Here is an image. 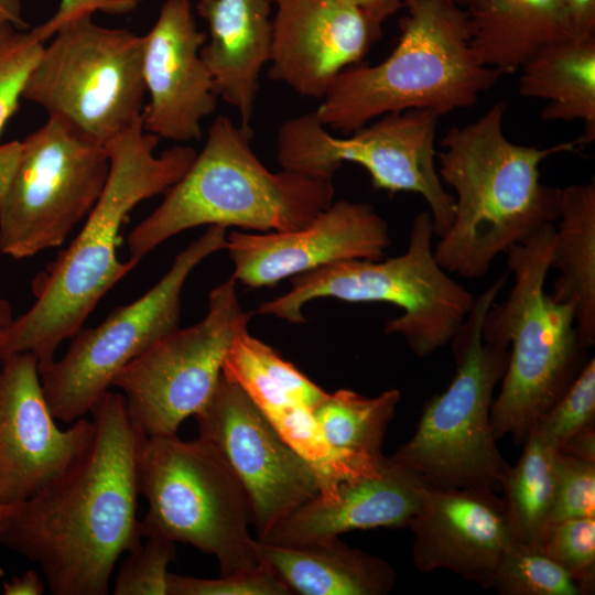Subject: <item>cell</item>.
<instances>
[{"label":"cell","mask_w":595,"mask_h":595,"mask_svg":"<svg viewBox=\"0 0 595 595\" xmlns=\"http://www.w3.org/2000/svg\"><path fill=\"white\" fill-rule=\"evenodd\" d=\"M226 240V228L208 226L147 293L113 310L99 325L82 328L63 357L39 369L56 420L72 424L84 418L123 367L180 327L186 279L205 258L225 249Z\"/></svg>","instance_id":"cell-13"},{"label":"cell","mask_w":595,"mask_h":595,"mask_svg":"<svg viewBox=\"0 0 595 595\" xmlns=\"http://www.w3.org/2000/svg\"><path fill=\"white\" fill-rule=\"evenodd\" d=\"M539 545L577 583L582 595L594 591L595 518L551 522Z\"/></svg>","instance_id":"cell-31"},{"label":"cell","mask_w":595,"mask_h":595,"mask_svg":"<svg viewBox=\"0 0 595 595\" xmlns=\"http://www.w3.org/2000/svg\"><path fill=\"white\" fill-rule=\"evenodd\" d=\"M80 456L32 496L0 504V545L36 563L53 595H106L119 558L139 545L138 457L145 437L120 392L90 410Z\"/></svg>","instance_id":"cell-1"},{"label":"cell","mask_w":595,"mask_h":595,"mask_svg":"<svg viewBox=\"0 0 595 595\" xmlns=\"http://www.w3.org/2000/svg\"><path fill=\"white\" fill-rule=\"evenodd\" d=\"M401 394L389 389L366 397L349 389L327 393L314 416L326 444L339 456L370 469L383 463L382 443Z\"/></svg>","instance_id":"cell-28"},{"label":"cell","mask_w":595,"mask_h":595,"mask_svg":"<svg viewBox=\"0 0 595 595\" xmlns=\"http://www.w3.org/2000/svg\"><path fill=\"white\" fill-rule=\"evenodd\" d=\"M270 1L275 14L268 77L303 97L321 99L381 36V24L351 0Z\"/></svg>","instance_id":"cell-19"},{"label":"cell","mask_w":595,"mask_h":595,"mask_svg":"<svg viewBox=\"0 0 595 595\" xmlns=\"http://www.w3.org/2000/svg\"><path fill=\"white\" fill-rule=\"evenodd\" d=\"M555 227L551 268L560 275L551 296L570 304L581 342L595 343V183H577L561 188L560 214Z\"/></svg>","instance_id":"cell-27"},{"label":"cell","mask_w":595,"mask_h":595,"mask_svg":"<svg viewBox=\"0 0 595 595\" xmlns=\"http://www.w3.org/2000/svg\"><path fill=\"white\" fill-rule=\"evenodd\" d=\"M554 232V224H545L507 252L512 289L483 322V339L509 349L490 410L496 441L510 436L522 445L587 361L573 307L544 291Z\"/></svg>","instance_id":"cell-6"},{"label":"cell","mask_w":595,"mask_h":595,"mask_svg":"<svg viewBox=\"0 0 595 595\" xmlns=\"http://www.w3.org/2000/svg\"><path fill=\"white\" fill-rule=\"evenodd\" d=\"M500 595H581L577 583L539 544L511 539L490 587Z\"/></svg>","instance_id":"cell-30"},{"label":"cell","mask_w":595,"mask_h":595,"mask_svg":"<svg viewBox=\"0 0 595 595\" xmlns=\"http://www.w3.org/2000/svg\"><path fill=\"white\" fill-rule=\"evenodd\" d=\"M465 13L480 62L502 75L534 54L572 37L562 0H453Z\"/></svg>","instance_id":"cell-25"},{"label":"cell","mask_w":595,"mask_h":595,"mask_svg":"<svg viewBox=\"0 0 595 595\" xmlns=\"http://www.w3.org/2000/svg\"><path fill=\"white\" fill-rule=\"evenodd\" d=\"M390 244L388 224L370 204L343 198L294 230L231 231L225 249L231 277L257 289L338 261L380 260Z\"/></svg>","instance_id":"cell-18"},{"label":"cell","mask_w":595,"mask_h":595,"mask_svg":"<svg viewBox=\"0 0 595 595\" xmlns=\"http://www.w3.org/2000/svg\"><path fill=\"white\" fill-rule=\"evenodd\" d=\"M506 282L504 274L475 298L451 340L456 365L452 381L425 402L413 436L389 456L426 486L500 491L509 464L497 447L490 410L509 349L485 342L482 326Z\"/></svg>","instance_id":"cell-7"},{"label":"cell","mask_w":595,"mask_h":595,"mask_svg":"<svg viewBox=\"0 0 595 595\" xmlns=\"http://www.w3.org/2000/svg\"><path fill=\"white\" fill-rule=\"evenodd\" d=\"M44 45L32 30L19 29L0 19V133L17 111Z\"/></svg>","instance_id":"cell-32"},{"label":"cell","mask_w":595,"mask_h":595,"mask_svg":"<svg viewBox=\"0 0 595 595\" xmlns=\"http://www.w3.org/2000/svg\"><path fill=\"white\" fill-rule=\"evenodd\" d=\"M138 3L141 2L142 0H136Z\"/></svg>","instance_id":"cell-44"},{"label":"cell","mask_w":595,"mask_h":595,"mask_svg":"<svg viewBox=\"0 0 595 595\" xmlns=\"http://www.w3.org/2000/svg\"><path fill=\"white\" fill-rule=\"evenodd\" d=\"M139 490L148 511L142 538L188 543L216 558L220 575L259 569L250 533L252 510L240 482L220 453L197 437H144L138 457Z\"/></svg>","instance_id":"cell-9"},{"label":"cell","mask_w":595,"mask_h":595,"mask_svg":"<svg viewBox=\"0 0 595 595\" xmlns=\"http://www.w3.org/2000/svg\"><path fill=\"white\" fill-rule=\"evenodd\" d=\"M374 21L381 24L391 15L402 10V0H351Z\"/></svg>","instance_id":"cell-41"},{"label":"cell","mask_w":595,"mask_h":595,"mask_svg":"<svg viewBox=\"0 0 595 595\" xmlns=\"http://www.w3.org/2000/svg\"><path fill=\"white\" fill-rule=\"evenodd\" d=\"M45 398L37 358L13 355L0 364V504L25 499L63 474L85 451L93 420L67 430Z\"/></svg>","instance_id":"cell-16"},{"label":"cell","mask_w":595,"mask_h":595,"mask_svg":"<svg viewBox=\"0 0 595 595\" xmlns=\"http://www.w3.org/2000/svg\"><path fill=\"white\" fill-rule=\"evenodd\" d=\"M558 451L583 461L595 462V424L575 432Z\"/></svg>","instance_id":"cell-39"},{"label":"cell","mask_w":595,"mask_h":595,"mask_svg":"<svg viewBox=\"0 0 595 595\" xmlns=\"http://www.w3.org/2000/svg\"><path fill=\"white\" fill-rule=\"evenodd\" d=\"M115 586V595H167L169 564L175 558V542L163 537H145L127 552Z\"/></svg>","instance_id":"cell-34"},{"label":"cell","mask_w":595,"mask_h":595,"mask_svg":"<svg viewBox=\"0 0 595 595\" xmlns=\"http://www.w3.org/2000/svg\"><path fill=\"white\" fill-rule=\"evenodd\" d=\"M289 587L263 564L249 573L199 578L169 573L167 595H291Z\"/></svg>","instance_id":"cell-36"},{"label":"cell","mask_w":595,"mask_h":595,"mask_svg":"<svg viewBox=\"0 0 595 595\" xmlns=\"http://www.w3.org/2000/svg\"><path fill=\"white\" fill-rule=\"evenodd\" d=\"M425 486L415 473L386 457L377 473L340 484L331 501L316 496L258 540L299 545L354 530L409 528Z\"/></svg>","instance_id":"cell-22"},{"label":"cell","mask_w":595,"mask_h":595,"mask_svg":"<svg viewBox=\"0 0 595 595\" xmlns=\"http://www.w3.org/2000/svg\"><path fill=\"white\" fill-rule=\"evenodd\" d=\"M45 585L39 572L30 569L22 575L13 576L10 581L4 582L2 593L4 595H42Z\"/></svg>","instance_id":"cell-40"},{"label":"cell","mask_w":595,"mask_h":595,"mask_svg":"<svg viewBox=\"0 0 595 595\" xmlns=\"http://www.w3.org/2000/svg\"><path fill=\"white\" fill-rule=\"evenodd\" d=\"M518 91L547 101L544 121H583L580 145L595 139V35L553 43L520 69Z\"/></svg>","instance_id":"cell-26"},{"label":"cell","mask_w":595,"mask_h":595,"mask_svg":"<svg viewBox=\"0 0 595 595\" xmlns=\"http://www.w3.org/2000/svg\"><path fill=\"white\" fill-rule=\"evenodd\" d=\"M236 283L230 277L215 286L203 320L161 338L116 376L112 387L121 391L145 437L177 434L183 421L215 392L225 358L251 318L241 307Z\"/></svg>","instance_id":"cell-14"},{"label":"cell","mask_w":595,"mask_h":595,"mask_svg":"<svg viewBox=\"0 0 595 595\" xmlns=\"http://www.w3.org/2000/svg\"><path fill=\"white\" fill-rule=\"evenodd\" d=\"M556 491L551 522L595 518V462L556 452Z\"/></svg>","instance_id":"cell-35"},{"label":"cell","mask_w":595,"mask_h":595,"mask_svg":"<svg viewBox=\"0 0 595 595\" xmlns=\"http://www.w3.org/2000/svg\"><path fill=\"white\" fill-rule=\"evenodd\" d=\"M199 31L190 0H165L150 31L142 35V74L148 104L142 128L185 144L199 140L202 121L217 106V95L201 48Z\"/></svg>","instance_id":"cell-20"},{"label":"cell","mask_w":595,"mask_h":595,"mask_svg":"<svg viewBox=\"0 0 595 595\" xmlns=\"http://www.w3.org/2000/svg\"><path fill=\"white\" fill-rule=\"evenodd\" d=\"M223 375L248 394L280 436L307 462L317 477L322 501L333 500L340 484L380 469L350 462L326 444L314 410L328 392L248 331L234 340Z\"/></svg>","instance_id":"cell-17"},{"label":"cell","mask_w":595,"mask_h":595,"mask_svg":"<svg viewBox=\"0 0 595 595\" xmlns=\"http://www.w3.org/2000/svg\"><path fill=\"white\" fill-rule=\"evenodd\" d=\"M251 136L227 116L215 118L186 172L130 231V259L139 262L169 238L204 225L294 230L334 202L333 178L270 171L252 151Z\"/></svg>","instance_id":"cell-4"},{"label":"cell","mask_w":595,"mask_h":595,"mask_svg":"<svg viewBox=\"0 0 595 595\" xmlns=\"http://www.w3.org/2000/svg\"><path fill=\"white\" fill-rule=\"evenodd\" d=\"M160 139L142 122L109 140L106 184L80 231L32 282L33 305L0 332V364L31 353L39 369L72 338L105 294L137 264L118 258L120 230L141 202L163 194L193 162L196 151L177 143L156 154Z\"/></svg>","instance_id":"cell-2"},{"label":"cell","mask_w":595,"mask_h":595,"mask_svg":"<svg viewBox=\"0 0 595 595\" xmlns=\"http://www.w3.org/2000/svg\"><path fill=\"white\" fill-rule=\"evenodd\" d=\"M433 237L430 213L420 212L402 255L344 260L294 275L291 289L262 303L258 313L301 324L303 306L315 299L389 303L402 313L386 323L385 333L400 335L416 356H429L451 343L475 301L437 263Z\"/></svg>","instance_id":"cell-8"},{"label":"cell","mask_w":595,"mask_h":595,"mask_svg":"<svg viewBox=\"0 0 595 595\" xmlns=\"http://www.w3.org/2000/svg\"><path fill=\"white\" fill-rule=\"evenodd\" d=\"M400 35L380 63L343 71L314 110L329 130L350 134L376 118L408 109L442 116L474 106L502 75L484 65L453 0H402Z\"/></svg>","instance_id":"cell-5"},{"label":"cell","mask_w":595,"mask_h":595,"mask_svg":"<svg viewBox=\"0 0 595 595\" xmlns=\"http://www.w3.org/2000/svg\"><path fill=\"white\" fill-rule=\"evenodd\" d=\"M261 564L301 595H387L397 581L385 560L350 548L338 537L299 545L255 541Z\"/></svg>","instance_id":"cell-24"},{"label":"cell","mask_w":595,"mask_h":595,"mask_svg":"<svg viewBox=\"0 0 595 595\" xmlns=\"http://www.w3.org/2000/svg\"><path fill=\"white\" fill-rule=\"evenodd\" d=\"M270 0H198L196 12L208 26L201 56L218 98L235 108L240 127L252 133L259 77L272 42Z\"/></svg>","instance_id":"cell-23"},{"label":"cell","mask_w":595,"mask_h":595,"mask_svg":"<svg viewBox=\"0 0 595 595\" xmlns=\"http://www.w3.org/2000/svg\"><path fill=\"white\" fill-rule=\"evenodd\" d=\"M501 480V501L513 539L539 544L550 524L556 491L558 450L531 432Z\"/></svg>","instance_id":"cell-29"},{"label":"cell","mask_w":595,"mask_h":595,"mask_svg":"<svg viewBox=\"0 0 595 595\" xmlns=\"http://www.w3.org/2000/svg\"><path fill=\"white\" fill-rule=\"evenodd\" d=\"M11 309L9 303L0 296V332L12 322Z\"/></svg>","instance_id":"cell-43"},{"label":"cell","mask_w":595,"mask_h":595,"mask_svg":"<svg viewBox=\"0 0 595 595\" xmlns=\"http://www.w3.org/2000/svg\"><path fill=\"white\" fill-rule=\"evenodd\" d=\"M409 529L419 572L447 570L486 589L513 538L501 498L489 488L425 486Z\"/></svg>","instance_id":"cell-21"},{"label":"cell","mask_w":595,"mask_h":595,"mask_svg":"<svg viewBox=\"0 0 595 595\" xmlns=\"http://www.w3.org/2000/svg\"><path fill=\"white\" fill-rule=\"evenodd\" d=\"M505 111L498 101L474 122L452 127L436 155L455 208L434 257L445 271L465 279L484 277L497 256L558 220L561 188L543 184L539 166L580 145L578 140L547 148L515 143L504 131Z\"/></svg>","instance_id":"cell-3"},{"label":"cell","mask_w":595,"mask_h":595,"mask_svg":"<svg viewBox=\"0 0 595 595\" xmlns=\"http://www.w3.org/2000/svg\"><path fill=\"white\" fill-rule=\"evenodd\" d=\"M83 17L44 45L22 99L106 144L142 122V35Z\"/></svg>","instance_id":"cell-10"},{"label":"cell","mask_w":595,"mask_h":595,"mask_svg":"<svg viewBox=\"0 0 595 595\" xmlns=\"http://www.w3.org/2000/svg\"><path fill=\"white\" fill-rule=\"evenodd\" d=\"M572 37L595 35V0H562Z\"/></svg>","instance_id":"cell-38"},{"label":"cell","mask_w":595,"mask_h":595,"mask_svg":"<svg viewBox=\"0 0 595 595\" xmlns=\"http://www.w3.org/2000/svg\"><path fill=\"white\" fill-rule=\"evenodd\" d=\"M595 424V360L588 359L563 396L537 421L538 433L559 450L578 430ZM530 432V433H531Z\"/></svg>","instance_id":"cell-33"},{"label":"cell","mask_w":595,"mask_h":595,"mask_svg":"<svg viewBox=\"0 0 595 595\" xmlns=\"http://www.w3.org/2000/svg\"><path fill=\"white\" fill-rule=\"evenodd\" d=\"M0 19L9 21L19 29H28L22 17L20 0H0Z\"/></svg>","instance_id":"cell-42"},{"label":"cell","mask_w":595,"mask_h":595,"mask_svg":"<svg viewBox=\"0 0 595 595\" xmlns=\"http://www.w3.org/2000/svg\"><path fill=\"white\" fill-rule=\"evenodd\" d=\"M138 6L136 0H61L57 11L45 22L32 29L34 35L46 43L62 26L96 12L126 14Z\"/></svg>","instance_id":"cell-37"},{"label":"cell","mask_w":595,"mask_h":595,"mask_svg":"<svg viewBox=\"0 0 595 595\" xmlns=\"http://www.w3.org/2000/svg\"><path fill=\"white\" fill-rule=\"evenodd\" d=\"M440 115L408 109L382 115L350 133L335 137L315 111L284 121L277 136L282 170L333 178L345 162L363 166L375 190L414 193L426 202L434 236L450 228L455 202L442 184L435 138Z\"/></svg>","instance_id":"cell-11"},{"label":"cell","mask_w":595,"mask_h":595,"mask_svg":"<svg viewBox=\"0 0 595 595\" xmlns=\"http://www.w3.org/2000/svg\"><path fill=\"white\" fill-rule=\"evenodd\" d=\"M194 416L198 437L220 453L244 487L257 539L320 494L317 477L307 462L280 436L248 394L224 375L209 401Z\"/></svg>","instance_id":"cell-15"},{"label":"cell","mask_w":595,"mask_h":595,"mask_svg":"<svg viewBox=\"0 0 595 595\" xmlns=\"http://www.w3.org/2000/svg\"><path fill=\"white\" fill-rule=\"evenodd\" d=\"M105 144L48 118L22 141L0 196V251L23 259L62 245L107 181Z\"/></svg>","instance_id":"cell-12"}]
</instances>
